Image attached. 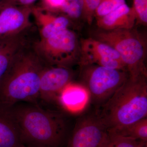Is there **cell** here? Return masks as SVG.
<instances>
[{
	"label": "cell",
	"instance_id": "obj_1",
	"mask_svg": "<svg viewBox=\"0 0 147 147\" xmlns=\"http://www.w3.org/2000/svg\"><path fill=\"white\" fill-rule=\"evenodd\" d=\"M9 109L23 144L36 147H61L63 144L67 122L62 113L26 102H17Z\"/></svg>",
	"mask_w": 147,
	"mask_h": 147
},
{
	"label": "cell",
	"instance_id": "obj_2",
	"mask_svg": "<svg viewBox=\"0 0 147 147\" xmlns=\"http://www.w3.org/2000/svg\"><path fill=\"white\" fill-rule=\"evenodd\" d=\"M28 42L18 53L0 85V102L11 106L17 102L37 103L40 83L47 65Z\"/></svg>",
	"mask_w": 147,
	"mask_h": 147
},
{
	"label": "cell",
	"instance_id": "obj_3",
	"mask_svg": "<svg viewBox=\"0 0 147 147\" xmlns=\"http://www.w3.org/2000/svg\"><path fill=\"white\" fill-rule=\"evenodd\" d=\"M146 77L129 79L96 114L108 130L125 126L147 116Z\"/></svg>",
	"mask_w": 147,
	"mask_h": 147
},
{
	"label": "cell",
	"instance_id": "obj_4",
	"mask_svg": "<svg viewBox=\"0 0 147 147\" xmlns=\"http://www.w3.org/2000/svg\"><path fill=\"white\" fill-rule=\"evenodd\" d=\"M96 39L108 44L117 51L126 67L129 77H147L145 63L146 43L142 37L132 28L97 32Z\"/></svg>",
	"mask_w": 147,
	"mask_h": 147
},
{
	"label": "cell",
	"instance_id": "obj_5",
	"mask_svg": "<svg viewBox=\"0 0 147 147\" xmlns=\"http://www.w3.org/2000/svg\"><path fill=\"white\" fill-rule=\"evenodd\" d=\"M82 83L86 89L90 101L96 109L103 105L129 78L126 70L96 65L81 67Z\"/></svg>",
	"mask_w": 147,
	"mask_h": 147
},
{
	"label": "cell",
	"instance_id": "obj_6",
	"mask_svg": "<svg viewBox=\"0 0 147 147\" xmlns=\"http://www.w3.org/2000/svg\"><path fill=\"white\" fill-rule=\"evenodd\" d=\"M37 53L47 65L69 67L77 59L76 35L68 29L34 43Z\"/></svg>",
	"mask_w": 147,
	"mask_h": 147
},
{
	"label": "cell",
	"instance_id": "obj_7",
	"mask_svg": "<svg viewBox=\"0 0 147 147\" xmlns=\"http://www.w3.org/2000/svg\"><path fill=\"white\" fill-rule=\"evenodd\" d=\"M108 130L96 114L79 119L66 147H101Z\"/></svg>",
	"mask_w": 147,
	"mask_h": 147
},
{
	"label": "cell",
	"instance_id": "obj_8",
	"mask_svg": "<svg viewBox=\"0 0 147 147\" xmlns=\"http://www.w3.org/2000/svg\"><path fill=\"white\" fill-rule=\"evenodd\" d=\"M81 49V67L96 65L127 71L119 53L105 42L95 38H86L82 40Z\"/></svg>",
	"mask_w": 147,
	"mask_h": 147
},
{
	"label": "cell",
	"instance_id": "obj_9",
	"mask_svg": "<svg viewBox=\"0 0 147 147\" xmlns=\"http://www.w3.org/2000/svg\"><path fill=\"white\" fill-rule=\"evenodd\" d=\"M32 9V6H19L0 2V43L28 29Z\"/></svg>",
	"mask_w": 147,
	"mask_h": 147
},
{
	"label": "cell",
	"instance_id": "obj_10",
	"mask_svg": "<svg viewBox=\"0 0 147 147\" xmlns=\"http://www.w3.org/2000/svg\"><path fill=\"white\" fill-rule=\"evenodd\" d=\"M73 76V71L69 67L47 65L40 76L39 100L46 104L57 101L61 91L71 83Z\"/></svg>",
	"mask_w": 147,
	"mask_h": 147
},
{
	"label": "cell",
	"instance_id": "obj_11",
	"mask_svg": "<svg viewBox=\"0 0 147 147\" xmlns=\"http://www.w3.org/2000/svg\"><path fill=\"white\" fill-rule=\"evenodd\" d=\"M57 101L69 113H80L90 102V95L86 89L82 84L71 82L61 92Z\"/></svg>",
	"mask_w": 147,
	"mask_h": 147
},
{
	"label": "cell",
	"instance_id": "obj_12",
	"mask_svg": "<svg viewBox=\"0 0 147 147\" xmlns=\"http://www.w3.org/2000/svg\"><path fill=\"white\" fill-rule=\"evenodd\" d=\"M136 21L133 9L125 3L107 15L97 18V25L104 31L129 29L133 28Z\"/></svg>",
	"mask_w": 147,
	"mask_h": 147
},
{
	"label": "cell",
	"instance_id": "obj_13",
	"mask_svg": "<svg viewBox=\"0 0 147 147\" xmlns=\"http://www.w3.org/2000/svg\"><path fill=\"white\" fill-rule=\"evenodd\" d=\"M24 36L23 33L0 43V85L18 53L29 41Z\"/></svg>",
	"mask_w": 147,
	"mask_h": 147
},
{
	"label": "cell",
	"instance_id": "obj_14",
	"mask_svg": "<svg viewBox=\"0 0 147 147\" xmlns=\"http://www.w3.org/2000/svg\"><path fill=\"white\" fill-rule=\"evenodd\" d=\"M9 106L0 102V147H18L22 144Z\"/></svg>",
	"mask_w": 147,
	"mask_h": 147
},
{
	"label": "cell",
	"instance_id": "obj_15",
	"mask_svg": "<svg viewBox=\"0 0 147 147\" xmlns=\"http://www.w3.org/2000/svg\"><path fill=\"white\" fill-rule=\"evenodd\" d=\"M32 13L42 23L40 30L41 39H46L68 29V18L65 16H54L49 12L45 13L42 9L33 7Z\"/></svg>",
	"mask_w": 147,
	"mask_h": 147
},
{
	"label": "cell",
	"instance_id": "obj_16",
	"mask_svg": "<svg viewBox=\"0 0 147 147\" xmlns=\"http://www.w3.org/2000/svg\"><path fill=\"white\" fill-rule=\"evenodd\" d=\"M108 132L113 135L147 142V118L108 130Z\"/></svg>",
	"mask_w": 147,
	"mask_h": 147
},
{
	"label": "cell",
	"instance_id": "obj_17",
	"mask_svg": "<svg viewBox=\"0 0 147 147\" xmlns=\"http://www.w3.org/2000/svg\"><path fill=\"white\" fill-rule=\"evenodd\" d=\"M101 147H147V142L109 134Z\"/></svg>",
	"mask_w": 147,
	"mask_h": 147
},
{
	"label": "cell",
	"instance_id": "obj_18",
	"mask_svg": "<svg viewBox=\"0 0 147 147\" xmlns=\"http://www.w3.org/2000/svg\"><path fill=\"white\" fill-rule=\"evenodd\" d=\"M125 3V0H100L95 16L97 18L102 17Z\"/></svg>",
	"mask_w": 147,
	"mask_h": 147
},
{
	"label": "cell",
	"instance_id": "obj_19",
	"mask_svg": "<svg viewBox=\"0 0 147 147\" xmlns=\"http://www.w3.org/2000/svg\"><path fill=\"white\" fill-rule=\"evenodd\" d=\"M83 6L81 0H66L60 11L71 18H78L83 14Z\"/></svg>",
	"mask_w": 147,
	"mask_h": 147
},
{
	"label": "cell",
	"instance_id": "obj_20",
	"mask_svg": "<svg viewBox=\"0 0 147 147\" xmlns=\"http://www.w3.org/2000/svg\"><path fill=\"white\" fill-rule=\"evenodd\" d=\"M137 21L142 24L147 23V0H133L132 7Z\"/></svg>",
	"mask_w": 147,
	"mask_h": 147
},
{
	"label": "cell",
	"instance_id": "obj_21",
	"mask_svg": "<svg viewBox=\"0 0 147 147\" xmlns=\"http://www.w3.org/2000/svg\"><path fill=\"white\" fill-rule=\"evenodd\" d=\"M83 6V14L87 21L91 24L95 16L96 10L100 0H81Z\"/></svg>",
	"mask_w": 147,
	"mask_h": 147
},
{
	"label": "cell",
	"instance_id": "obj_22",
	"mask_svg": "<svg viewBox=\"0 0 147 147\" xmlns=\"http://www.w3.org/2000/svg\"><path fill=\"white\" fill-rule=\"evenodd\" d=\"M66 0H42L44 8L50 11H60Z\"/></svg>",
	"mask_w": 147,
	"mask_h": 147
},
{
	"label": "cell",
	"instance_id": "obj_23",
	"mask_svg": "<svg viewBox=\"0 0 147 147\" xmlns=\"http://www.w3.org/2000/svg\"><path fill=\"white\" fill-rule=\"evenodd\" d=\"M37 0H2V1L11 5L31 6Z\"/></svg>",
	"mask_w": 147,
	"mask_h": 147
},
{
	"label": "cell",
	"instance_id": "obj_24",
	"mask_svg": "<svg viewBox=\"0 0 147 147\" xmlns=\"http://www.w3.org/2000/svg\"><path fill=\"white\" fill-rule=\"evenodd\" d=\"M18 147H34V146H26V145H25L22 144V145H21L20 146Z\"/></svg>",
	"mask_w": 147,
	"mask_h": 147
},
{
	"label": "cell",
	"instance_id": "obj_25",
	"mask_svg": "<svg viewBox=\"0 0 147 147\" xmlns=\"http://www.w3.org/2000/svg\"><path fill=\"white\" fill-rule=\"evenodd\" d=\"M1 1H2V0H0V2H1Z\"/></svg>",
	"mask_w": 147,
	"mask_h": 147
}]
</instances>
